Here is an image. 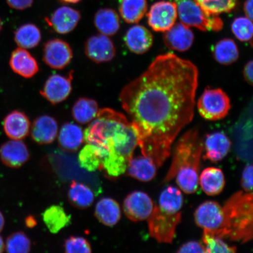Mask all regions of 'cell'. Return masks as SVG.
Here are the masks:
<instances>
[{"mask_svg": "<svg viewBox=\"0 0 253 253\" xmlns=\"http://www.w3.org/2000/svg\"><path fill=\"white\" fill-rule=\"evenodd\" d=\"M198 77L194 63L166 53L158 56L120 94L137 131L142 156L157 167L169 158L173 141L194 118Z\"/></svg>", "mask_w": 253, "mask_h": 253, "instance_id": "6da1fadb", "label": "cell"}, {"mask_svg": "<svg viewBox=\"0 0 253 253\" xmlns=\"http://www.w3.org/2000/svg\"><path fill=\"white\" fill-rule=\"evenodd\" d=\"M84 140L108 153L103 158L102 169L113 177L126 172L138 146L137 132L132 122L123 114L109 108L99 110L85 129Z\"/></svg>", "mask_w": 253, "mask_h": 253, "instance_id": "7a4b0ae2", "label": "cell"}, {"mask_svg": "<svg viewBox=\"0 0 253 253\" xmlns=\"http://www.w3.org/2000/svg\"><path fill=\"white\" fill-rule=\"evenodd\" d=\"M203 150L204 142L199 137L198 129L193 128L186 132L174 147L172 163L164 182L175 178L177 185L185 194L197 192Z\"/></svg>", "mask_w": 253, "mask_h": 253, "instance_id": "3957f363", "label": "cell"}, {"mask_svg": "<svg viewBox=\"0 0 253 253\" xmlns=\"http://www.w3.org/2000/svg\"><path fill=\"white\" fill-rule=\"evenodd\" d=\"M183 204L181 191L174 186H168L161 193L158 204L147 219L150 236L158 243H172L181 221Z\"/></svg>", "mask_w": 253, "mask_h": 253, "instance_id": "277c9868", "label": "cell"}, {"mask_svg": "<svg viewBox=\"0 0 253 253\" xmlns=\"http://www.w3.org/2000/svg\"><path fill=\"white\" fill-rule=\"evenodd\" d=\"M253 193L236 192L223 207L224 220L219 238L248 243L253 239Z\"/></svg>", "mask_w": 253, "mask_h": 253, "instance_id": "5b68a950", "label": "cell"}, {"mask_svg": "<svg viewBox=\"0 0 253 253\" xmlns=\"http://www.w3.org/2000/svg\"><path fill=\"white\" fill-rule=\"evenodd\" d=\"M174 2L183 24L205 32H217L222 29L221 19L218 15L208 13L195 0H174Z\"/></svg>", "mask_w": 253, "mask_h": 253, "instance_id": "8992f818", "label": "cell"}, {"mask_svg": "<svg viewBox=\"0 0 253 253\" xmlns=\"http://www.w3.org/2000/svg\"><path fill=\"white\" fill-rule=\"evenodd\" d=\"M230 107L229 97L221 88H207L198 102L199 114L204 119L211 121L225 118Z\"/></svg>", "mask_w": 253, "mask_h": 253, "instance_id": "52a82bcc", "label": "cell"}, {"mask_svg": "<svg viewBox=\"0 0 253 253\" xmlns=\"http://www.w3.org/2000/svg\"><path fill=\"white\" fill-rule=\"evenodd\" d=\"M194 217L196 223L205 232L219 236L224 220L223 207L219 203L212 201L204 202L196 210Z\"/></svg>", "mask_w": 253, "mask_h": 253, "instance_id": "ba28073f", "label": "cell"}, {"mask_svg": "<svg viewBox=\"0 0 253 253\" xmlns=\"http://www.w3.org/2000/svg\"><path fill=\"white\" fill-rule=\"evenodd\" d=\"M177 16L175 2L158 1L151 6L147 14L148 23L154 31L164 33L175 24Z\"/></svg>", "mask_w": 253, "mask_h": 253, "instance_id": "9c48e42d", "label": "cell"}, {"mask_svg": "<svg viewBox=\"0 0 253 253\" xmlns=\"http://www.w3.org/2000/svg\"><path fill=\"white\" fill-rule=\"evenodd\" d=\"M73 55L71 46L62 40H50L44 44L43 61L52 69H64L71 62Z\"/></svg>", "mask_w": 253, "mask_h": 253, "instance_id": "30bf717a", "label": "cell"}, {"mask_svg": "<svg viewBox=\"0 0 253 253\" xmlns=\"http://www.w3.org/2000/svg\"><path fill=\"white\" fill-rule=\"evenodd\" d=\"M72 74L71 71L68 77L59 74L50 75L40 91L41 96L53 105L64 102L72 92Z\"/></svg>", "mask_w": 253, "mask_h": 253, "instance_id": "8fae6325", "label": "cell"}, {"mask_svg": "<svg viewBox=\"0 0 253 253\" xmlns=\"http://www.w3.org/2000/svg\"><path fill=\"white\" fill-rule=\"evenodd\" d=\"M154 208L153 201L146 193L134 191L127 195L123 203V211L129 220L137 221L147 220Z\"/></svg>", "mask_w": 253, "mask_h": 253, "instance_id": "7c38bea8", "label": "cell"}, {"mask_svg": "<svg viewBox=\"0 0 253 253\" xmlns=\"http://www.w3.org/2000/svg\"><path fill=\"white\" fill-rule=\"evenodd\" d=\"M84 53L91 61L102 63L112 61L116 49L112 40L101 34L88 38L84 44Z\"/></svg>", "mask_w": 253, "mask_h": 253, "instance_id": "4fadbf2b", "label": "cell"}, {"mask_svg": "<svg viewBox=\"0 0 253 253\" xmlns=\"http://www.w3.org/2000/svg\"><path fill=\"white\" fill-rule=\"evenodd\" d=\"M163 39L168 48L183 52L191 48L194 42L195 36L187 25L179 23L164 32Z\"/></svg>", "mask_w": 253, "mask_h": 253, "instance_id": "5bb4252c", "label": "cell"}, {"mask_svg": "<svg viewBox=\"0 0 253 253\" xmlns=\"http://www.w3.org/2000/svg\"><path fill=\"white\" fill-rule=\"evenodd\" d=\"M81 18L80 12L74 8L63 6L56 9L50 17L45 18V20L56 33L67 34L75 30Z\"/></svg>", "mask_w": 253, "mask_h": 253, "instance_id": "9a60e30c", "label": "cell"}, {"mask_svg": "<svg viewBox=\"0 0 253 253\" xmlns=\"http://www.w3.org/2000/svg\"><path fill=\"white\" fill-rule=\"evenodd\" d=\"M27 145L21 140H12L5 142L0 148V158L5 166L18 169L30 159Z\"/></svg>", "mask_w": 253, "mask_h": 253, "instance_id": "2e32d148", "label": "cell"}, {"mask_svg": "<svg viewBox=\"0 0 253 253\" xmlns=\"http://www.w3.org/2000/svg\"><path fill=\"white\" fill-rule=\"evenodd\" d=\"M232 146L229 138L221 132L207 135L204 143V158L212 163H217L226 157Z\"/></svg>", "mask_w": 253, "mask_h": 253, "instance_id": "e0dca14e", "label": "cell"}, {"mask_svg": "<svg viewBox=\"0 0 253 253\" xmlns=\"http://www.w3.org/2000/svg\"><path fill=\"white\" fill-rule=\"evenodd\" d=\"M31 137L39 144H49L58 135V125L56 120L48 115H42L34 120L31 126Z\"/></svg>", "mask_w": 253, "mask_h": 253, "instance_id": "ac0fdd59", "label": "cell"}, {"mask_svg": "<svg viewBox=\"0 0 253 253\" xmlns=\"http://www.w3.org/2000/svg\"><path fill=\"white\" fill-rule=\"evenodd\" d=\"M9 66L16 74L29 79L39 71L37 60L29 52L22 47H18L12 52L9 62Z\"/></svg>", "mask_w": 253, "mask_h": 253, "instance_id": "d6986e66", "label": "cell"}, {"mask_svg": "<svg viewBox=\"0 0 253 253\" xmlns=\"http://www.w3.org/2000/svg\"><path fill=\"white\" fill-rule=\"evenodd\" d=\"M126 47L135 54H143L153 44V36L147 28L135 25L129 28L125 37Z\"/></svg>", "mask_w": 253, "mask_h": 253, "instance_id": "ffe728a7", "label": "cell"}, {"mask_svg": "<svg viewBox=\"0 0 253 253\" xmlns=\"http://www.w3.org/2000/svg\"><path fill=\"white\" fill-rule=\"evenodd\" d=\"M3 128L5 134L11 140H21L30 133V120L24 113L14 110L5 116Z\"/></svg>", "mask_w": 253, "mask_h": 253, "instance_id": "44dd1931", "label": "cell"}, {"mask_svg": "<svg viewBox=\"0 0 253 253\" xmlns=\"http://www.w3.org/2000/svg\"><path fill=\"white\" fill-rule=\"evenodd\" d=\"M199 184L206 194L210 196L219 195L226 184L222 170L216 167L207 168L199 176Z\"/></svg>", "mask_w": 253, "mask_h": 253, "instance_id": "7402d4cb", "label": "cell"}, {"mask_svg": "<svg viewBox=\"0 0 253 253\" xmlns=\"http://www.w3.org/2000/svg\"><path fill=\"white\" fill-rule=\"evenodd\" d=\"M157 166L153 161L144 156L131 158L126 171L128 175L138 181L147 182L157 175Z\"/></svg>", "mask_w": 253, "mask_h": 253, "instance_id": "603a6c76", "label": "cell"}, {"mask_svg": "<svg viewBox=\"0 0 253 253\" xmlns=\"http://www.w3.org/2000/svg\"><path fill=\"white\" fill-rule=\"evenodd\" d=\"M84 141V133L80 126L74 123H66L58 135V142L63 150L77 151Z\"/></svg>", "mask_w": 253, "mask_h": 253, "instance_id": "cb8c5ba5", "label": "cell"}, {"mask_svg": "<svg viewBox=\"0 0 253 253\" xmlns=\"http://www.w3.org/2000/svg\"><path fill=\"white\" fill-rule=\"evenodd\" d=\"M95 216L104 225L113 227L121 218V210L118 202L112 198H104L97 202Z\"/></svg>", "mask_w": 253, "mask_h": 253, "instance_id": "d4e9b609", "label": "cell"}, {"mask_svg": "<svg viewBox=\"0 0 253 253\" xmlns=\"http://www.w3.org/2000/svg\"><path fill=\"white\" fill-rule=\"evenodd\" d=\"M94 24L100 33L113 36L118 33L120 28L119 15L113 9H100L94 15Z\"/></svg>", "mask_w": 253, "mask_h": 253, "instance_id": "484cf974", "label": "cell"}, {"mask_svg": "<svg viewBox=\"0 0 253 253\" xmlns=\"http://www.w3.org/2000/svg\"><path fill=\"white\" fill-rule=\"evenodd\" d=\"M99 110L96 100L81 97L73 106L72 115L76 122L81 125H86L96 118Z\"/></svg>", "mask_w": 253, "mask_h": 253, "instance_id": "4316f807", "label": "cell"}, {"mask_svg": "<svg viewBox=\"0 0 253 253\" xmlns=\"http://www.w3.org/2000/svg\"><path fill=\"white\" fill-rule=\"evenodd\" d=\"M148 8L147 0H120V15L126 23H138Z\"/></svg>", "mask_w": 253, "mask_h": 253, "instance_id": "83f0119b", "label": "cell"}, {"mask_svg": "<svg viewBox=\"0 0 253 253\" xmlns=\"http://www.w3.org/2000/svg\"><path fill=\"white\" fill-rule=\"evenodd\" d=\"M107 154V152L102 148L87 144L79 153V163L82 168L88 171H95L102 169L103 160Z\"/></svg>", "mask_w": 253, "mask_h": 253, "instance_id": "f1b7e54d", "label": "cell"}, {"mask_svg": "<svg viewBox=\"0 0 253 253\" xmlns=\"http://www.w3.org/2000/svg\"><path fill=\"white\" fill-rule=\"evenodd\" d=\"M42 216L44 223L52 233H58L71 224V215L68 214L61 206L53 205L47 208Z\"/></svg>", "mask_w": 253, "mask_h": 253, "instance_id": "f546056e", "label": "cell"}, {"mask_svg": "<svg viewBox=\"0 0 253 253\" xmlns=\"http://www.w3.org/2000/svg\"><path fill=\"white\" fill-rule=\"evenodd\" d=\"M212 52L215 60L223 65H232L239 58L238 47L232 39L219 41L213 46Z\"/></svg>", "mask_w": 253, "mask_h": 253, "instance_id": "4dcf8cb0", "label": "cell"}, {"mask_svg": "<svg viewBox=\"0 0 253 253\" xmlns=\"http://www.w3.org/2000/svg\"><path fill=\"white\" fill-rule=\"evenodd\" d=\"M42 36L40 28L33 24L21 25L15 31L14 40L18 46L33 49L39 45Z\"/></svg>", "mask_w": 253, "mask_h": 253, "instance_id": "1f68e13d", "label": "cell"}, {"mask_svg": "<svg viewBox=\"0 0 253 253\" xmlns=\"http://www.w3.org/2000/svg\"><path fill=\"white\" fill-rule=\"evenodd\" d=\"M71 204L79 209H86L93 204L94 195L92 190L82 183L73 181L68 191Z\"/></svg>", "mask_w": 253, "mask_h": 253, "instance_id": "d6a6232c", "label": "cell"}, {"mask_svg": "<svg viewBox=\"0 0 253 253\" xmlns=\"http://www.w3.org/2000/svg\"><path fill=\"white\" fill-rule=\"evenodd\" d=\"M208 13L218 15L232 11L236 7L237 0H195Z\"/></svg>", "mask_w": 253, "mask_h": 253, "instance_id": "836d02e7", "label": "cell"}, {"mask_svg": "<svg viewBox=\"0 0 253 253\" xmlns=\"http://www.w3.org/2000/svg\"><path fill=\"white\" fill-rule=\"evenodd\" d=\"M5 249L10 253H28L31 249V240L24 232H15L6 240Z\"/></svg>", "mask_w": 253, "mask_h": 253, "instance_id": "e575fe53", "label": "cell"}, {"mask_svg": "<svg viewBox=\"0 0 253 253\" xmlns=\"http://www.w3.org/2000/svg\"><path fill=\"white\" fill-rule=\"evenodd\" d=\"M202 242L208 253H234L237 252L236 246H229L223 239L210 235L204 231Z\"/></svg>", "mask_w": 253, "mask_h": 253, "instance_id": "d590c367", "label": "cell"}, {"mask_svg": "<svg viewBox=\"0 0 253 253\" xmlns=\"http://www.w3.org/2000/svg\"><path fill=\"white\" fill-rule=\"evenodd\" d=\"M232 31L235 36L241 42L252 43V20L246 17L236 18L233 21Z\"/></svg>", "mask_w": 253, "mask_h": 253, "instance_id": "8d00e7d4", "label": "cell"}, {"mask_svg": "<svg viewBox=\"0 0 253 253\" xmlns=\"http://www.w3.org/2000/svg\"><path fill=\"white\" fill-rule=\"evenodd\" d=\"M65 252L67 253H88L91 252L90 243L82 237L71 236L65 240Z\"/></svg>", "mask_w": 253, "mask_h": 253, "instance_id": "74e56055", "label": "cell"}, {"mask_svg": "<svg viewBox=\"0 0 253 253\" xmlns=\"http://www.w3.org/2000/svg\"><path fill=\"white\" fill-rule=\"evenodd\" d=\"M253 169L252 164H249L245 167L242 172L241 185L246 192H252Z\"/></svg>", "mask_w": 253, "mask_h": 253, "instance_id": "f35d334b", "label": "cell"}, {"mask_svg": "<svg viewBox=\"0 0 253 253\" xmlns=\"http://www.w3.org/2000/svg\"><path fill=\"white\" fill-rule=\"evenodd\" d=\"M177 253H207L203 243L190 241L180 247Z\"/></svg>", "mask_w": 253, "mask_h": 253, "instance_id": "ab89813d", "label": "cell"}, {"mask_svg": "<svg viewBox=\"0 0 253 253\" xmlns=\"http://www.w3.org/2000/svg\"><path fill=\"white\" fill-rule=\"evenodd\" d=\"M7 4L12 8L17 10H24L31 7L34 0H6Z\"/></svg>", "mask_w": 253, "mask_h": 253, "instance_id": "60d3db41", "label": "cell"}, {"mask_svg": "<svg viewBox=\"0 0 253 253\" xmlns=\"http://www.w3.org/2000/svg\"><path fill=\"white\" fill-rule=\"evenodd\" d=\"M253 61H250L246 63L244 69H243V77H244L245 80L247 82V83L250 85L253 84Z\"/></svg>", "mask_w": 253, "mask_h": 253, "instance_id": "b9f144b4", "label": "cell"}, {"mask_svg": "<svg viewBox=\"0 0 253 253\" xmlns=\"http://www.w3.org/2000/svg\"><path fill=\"white\" fill-rule=\"evenodd\" d=\"M253 0H246L244 4V12L246 17L253 20Z\"/></svg>", "mask_w": 253, "mask_h": 253, "instance_id": "7bdbcfd3", "label": "cell"}, {"mask_svg": "<svg viewBox=\"0 0 253 253\" xmlns=\"http://www.w3.org/2000/svg\"><path fill=\"white\" fill-rule=\"evenodd\" d=\"M25 223H26L27 227L32 228V227L36 226L37 223L36 219H35L34 216H28L27 219H25Z\"/></svg>", "mask_w": 253, "mask_h": 253, "instance_id": "ee69618b", "label": "cell"}, {"mask_svg": "<svg viewBox=\"0 0 253 253\" xmlns=\"http://www.w3.org/2000/svg\"><path fill=\"white\" fill-rule=\"evenodd\" d=\"M5 220L4 216H3L2 214L1 211H0V232H1L3 229V227L4 226Z\"/></svg>", "mask_w": 253, "mask_h": 253, "instance_id": "f6af8a7d", "label": "cell"}, {"mask_svg": "<svg viewBox=\"0 0 253 253\" xmlns=\"http://www.w3.org/2000/svg\"><path fill=\"white\" fill-rule=\"evenodd\" d=\"M5 250V244L4 240H3L2 237L0 236V253H2Z\"/></svg>", "mask_w": 253, "mask_h": 253, "instance_id": "bcb514c9", "label": "cell"}, {"mask_svg": "<svg viewBox=\"0 0 253 253\" xmlns=\"http://www.w3.org/2000/svg\"><path fill=\"white\" fill-rule=\"evenodd\" d=\"M62 1L65 3H68V4H75L80 1L81 0H61Z\"/></svg>", "mask_w": 253, "mask_h": 253, "instance_id": "7dc6e473", "label": "cell"}, {"mask_svg": "<svg viewBox=\"0 0 253 253\" xmlns=\"http://www.w3.org/2000/svg\"><path fill=\"white\" fill-rule=\"evenodd\" d=\"M2 29V23L1 18H0V33H1Z\"/></svg>", "mask_w": 253, "mask_h": 253, "instance_id": "c3c4849f", "label": "cell"}]
</instances>
